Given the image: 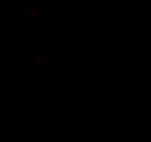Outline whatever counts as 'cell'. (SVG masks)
<instances>
[]
</instances>
